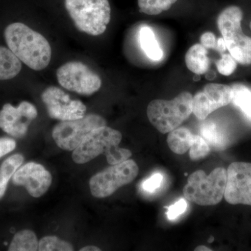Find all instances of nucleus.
I'll return each instance as SVG.
<instances>
[{
  "label": "nucleus",
  "instance_id": "obj_1",
  "mask_svg": "<svg viewBox=\"0 0 251 251\" xmlns=\"http://www.w3.org/2000/svg\"><path fill=\"white\" fill-rule=\"evenodd\" d=\"M4 37L9 49L30 69L41 71L49 66L52 50L40 33L23 23H15L5 29Z\"/></svg>",
  "mask_w": 251,
  "mask_h": 251
},
{
  "label": "nucleus",
  "instance_id": "obj_2",
  "mask_svg": "<svg viewBox=\"0 0 251 251\" xmlns=\"http://www.w3.org/2000/svg\"><path fill=\"white\" fill-rule=\"evenodd\" d=\"M193 96L183 92L173 100L156 99L149 103L147 114L151 125L162 133L176 129L193 113Z\"/></svg>",
  "mask_w": 251,
  "mask_h": 251
},
{
  "label": "nucleus",
  "instance_id": "obj_3",
  "mask_svg": "<svg viewBox=\"0 0 251 251\" xmlns=\"http://www.w3.org/2000/svg\"><path fill=\"white\" fill-rule=\"evenodd\" d=\"M65 6L78 30L92 36L106 30L111 17L108 0H65Z\"/></svg>",
  "mask_w": 251,
  "mask_h": 251
},
{
  "label": "nucleus",
  "instance_id": "obj_4",
  "mask_svg": "<svg viewBox=\"0 0 251 251\" xmlns=\"http://www.w3.org/2000/svg\"><path fill=\"white\" fill-rule=\"evenodd\" d=\"M226 184L227 171L224 168H216L209 175L198 171L188 176L184 196L198 205H215L224 198Z\"/></svg>",
  "mask_w": 251,
  "mask_h": 251
},
{
  "label": "nucleus",
  "instance_id": "obj_5",
  "mask_svg": "<svg viewBox=\"0 0 251 251\" xmlns=\"http://www.w3.org/2000/svg\"><path fill=\"white\" fill-rule=\"evenodd\" d=\"M243 12L240 8L231 6L220 14L218 27L229 54L242 65L251 64V38L243 33Z\"/></svg>",
  "mask_w": 251,
  "mask_h": 251
},
{
  "label": "nucleus",
  "instance_id": "obj_6",
  "mask_svg": "<svg viewBox=\"0 0 251 251\" xmlns=\"http://www.w3.org/2000/svg\"><path fill=\"white\" fill-rule=\"evenodd\" d=\"M138 165L133 160L112 165L91 178V193L94 197L107 198L122 186L130 184L138 175Z\"/></svg>",
  "mask_w": 251,
  "mask_h": 251
},
{
  "label": "nucleus",
  "instance_id": "obj_7",
  "mask_svg": "<svg viewBox=\"0 0 251 251\" xmlns=\"http://www.w3.org/2000/svg\"><path fill=\"white\" fill-rule=\"evenodd\" d=\"M106 126V122L98 115L90 114L79 120L62 122L54 127L52 138L62 150L72 151L96 128Z\"/></svg>",
  "mask_w": 251,
  "mask_h": 251
},
{
  "label": "nucleus",
  "instance_id": "obj_8",
  "mask_svg": "<svg viewBox=\"0 0 251 251\" xmlns=\"http://www.w3.org/2000/svg\"><path fill=\"white\" fill-rule=\"evenodd\" d=\"M59 85L66 90L82 95H92L101 87V79L80 62H69L57 71Z\"/></svg>",
  "mask_w": 251,
  "mask_h": 251
},
{
  "label": "nucleus",
  "instance_id": "obj_9",
  "mask_svg": "<svg viewBox=\"0 0 251 251\" xmlns=\"http://www.w3.org/2000/svg\"><path fill=\"white\" fill-rule=\"evenodd\" d=\"M122 138L120 131L106 126L96 128L74 150L73 160L77 164L91 161L112 147L119 146Z\"/></svg>",
  "mask_w": 251,
  "mask_h": 251
},
{
  "label": "nucleus",
  "instance_id": "obj_10",
  "mask_svg": "<svg viewBox=\"0 0 251 251\" xmlns=\"http://www.w3.org/2000/svg\"><path fill=\"white\" fill-rule=\"evenodd\" d=\"M41 99L51 118L65 122L85 116L87 108L85 104L80 100H72L70 96L59 87H48L41 94Z\"/></svg>",
  "mask_w": 251,
  "mask_h": 251
},
{
  "label": "nucleus",
  "instance_id": "obj_11",
  "mask_svg": "<svg viewBox=\"0 0 251 251\" xmlns=\"http://www.w3.org/2000/svg\"><path fill=\"white\" fill-rule=\"evenodd\" d=\"M224 198L229 204L251 206V163L234 162L229 165Z\"/></svg>",
  "mask_w": 251,
  "mask_h": 251
},
{
  "label": "nucleus",
  "instance_id": "obj_12",
  "mask_svg": "<svg viewBox=\"0 0 251 251\" xmlns=\"http://www.w3.org/2000/svg\"><path fill=\"white\" fill-rule=\"evenodd\" d=\"M232 87L222 84H207L202 92L193 97V113L199 120H205L217 109L232 103Z\"/></svg>",
  "mask_w": 251,
  "mask_h": 251
},
{
  "label": "nucleus",
  "instance_id": "obj_13",
  "mask_svg": "<svg viewBox=\"0 0 251 251\" xmlns=\"http://www.w3.org/2000/svg\"><path fill=\"white\" fill-rule=\"evenodd\" d=\"M37 115L35 106L29 102L23 101L16 108L5 104L0 110V128L11 136L23 138Z\"/></svg>",
  "mask_w": 251,
  "mask_h": 251
},
{
  "label": "nucleus",
  "instance_id": "obj_14",
  "mask_svg": "<svg viewBox=\"0 0 251 251\" xmlns=\"http://www.w3.org/2000/svg\"><path fill=\"white\" fill-rule=\"evenodd\" d=\"M12 181L16 186H24L32 197L39 198L49 190L52 183V176L44 166L30 162L18 168Z\"/></svg>",
  "mask_w": 251,
  "mask_h": 251
},
{
  "label": "nucleus",
  "instance_id": "obj_15",
  "mask_svg": "<svg viewBox=\"0 0 251 251\" xmlns=\"http://www.w3.org/2000/svg\"><path fill=\"white\" fill-rule=\"evenodd\" d=\"M207 54V50L201 44H195L191 46L185 55L186 67L197 75L206 74L209 67Z\"/></svg>",
  "mask_w": 251,
  "mask_h": 251
},
{
  "label": "nucleus",
  "instance_id": "obj_16",
  "mask_svg": "<svg viewBox=\"0 0 251 251\" xmlns=\"http://www.w3.org/2000/svg\"><path fill=\"white\" fill-rule=\"evenodd\" d=\"M21 62L11 50L0 46V80L16 77L22 68Z\"/></svg>",
  "mask_w": 251,
  "mask_h": 251
},
{
  "label": "nucleus",
  "instance_id": "obj_17",
  "mask_svg": "<svg viewBox=\"0 0 251 251\" xmlns=\"http://www.w3.org/2000/svg\"><path fill=\"white\" fill-rule=\"evenodd\" d=\"M193 135L188 128H176L168 134L167 142L171 151L177 154H184L191 148Z\"/></svg>",
  "mask_w": 251,
  "mask_h": 251
},
{
  "label": "nucleus",
  "instance_id": "obj_18",
  "mask_svg": "<svg viewBox=\"0 0 251 251\" xmlns=\"http://www.w3.org/2000/svg\"><path fill=\"white\" fill-rule=\"evenodd\" d=\"M139 42L142 49L149 58L153 61L161 60L163 57V50L151 28L145 26L140 29Z\"/></svg>",
  "mask_w": 251,
  "mask_h": 251
},
{
  "label": "nucleus",
  "instance_id": "obj_19",
  "mask_svg": "<svg viewBox=\"0 0 251 251\" xmlns=\"http://www.w3.org/2000/svg\"><path fill=\"white\" fill-rule=\"evenodd\" d=\"M24 161V157L20 153L6 158L0 166V199L4 197L8 182Z\"/></svg>",
  "mask_w": 251,
  "mask_h": 251
},
{
  "label": "nucleus",
  "instance_id": "obj_20",
  "mask_svg": "<svg viewBox=\"0 0 251 251\" xmlns=\"http://www.w3.org/2000/svg\"><path fill=\"white\" fill-rule=\"evenodd\" d=\"M39 250V242L35 233L29 229L20 231L15 234L9 251H36Z\"/></svg>",
  "mask_w": 251,
  "mask_h": 251
},
{
  "label": "nucleus",
  "instance_id": "obj_21",
  "mask_svg": "<svg viewBox=\"0 0 251 251\" xmlns=\"http://www.w3.org/2000/svg\"><path fill=\"white\" fill-rule=\"evenodd\" d=\"M201 134L211 150H222L227 145V138L215 124H204L201 128Z\"/></svg>",
  "mask_w": 251,
  "mask_h": 251
},
{
  "label": "nucleus",
  "instance_id": "obj_22",
  "mask_svg": "<svg viewBox=\"0 0 251 251\" xmlns=\"http://www.w3.org/2000/svg\"><path fill=\"white\" fill-rule=\"evenodd\" d=\"M232 88L233 91L232 103L240 109L246 118L251 122V89L242 84H236Z\"/></svg>",
  "mask_w": 251,
  "mask_h": 251
},
{
  "label": "nucleus",
  "instance_id": "obj_23",
  "mask_svg": "<svg viewBox=\"0 0 251 251\" xmlns=\"http://www.w3.org/2000/svg\"><path fill=\"white\" fill-rule=\"evenodd\" d=\"M177 0H138L140 11L144 14L156 16L171 9Z\"/></svg>",
  "mask_w": 251,
  "mask_h": 251
},
{
  "label": "nucleus",
  "instance_id": "obj_24",
  "mask_svg": "<svg viewBox=\"0 0 251 251\" xmlns=\"http://www.w3.org/2000/svg\"><path fill=\"white\" fill-rule=\"evenodd\" d=\"M39 251H72V244L61 240L54 236H48L42 238L39 242Z\"/></svg>",
  "mask_w": 251,
  "mask_h": 251
},
{
  "label": "nucleus",
  "instance_id": "obj_25",
  "mask_svg": "<svg viewBox=\"0 0 251 251\" xmlns=\"http://www.w3.org/2000/svg\"><path fill=\"white\" fill-rule=\"evenodd\" d=\"M189 150V157L193 161L204 158L211 151L205 140L200 135H193L192 143Z\"/></svg>",
  "mask_w": 251,
  "mask_h": 251
},
{
  "label": "nucleus",
  "instance_id": "obj_26",
  "mask_svg": "<svg viewBox=\"0 0 251 251\" xmlns=\"http://www.w3.org/2000/svg\"><path fill=\"white\" fill-rule=\"evenodd\" d=\"M109 164L115 165L126 161L131 156L132 153L126 149L120 148L118 146L112 147L105 153Z\"/></svg>",
  "mask_w": 251,
  "mask_h": 251
},
{
  "label": "nucleus",
  "instance_id": "obj_27",
  "mask_svg": "<svg viewBox=\"0 0 251 251\" xmlns=\"http://www.w3.org/2000/svg\"><path fill=\"white\" fill-rule=\"evenodd\" d=\"M216 64L220 74L226 76L233 74L237 66V61L230 54H223L221 59L216 62Z\"/></svg>",
  "mask_w": 251,
  "mask_h": 251
},
{
  "label": "nucleus",
  "instance_id": "obj_28",
  "mask_svg": "<svg viewBox=\"0 0 251 251\" xmlns=\"http://www.w3.org/2000/svg\"><path fill=\"white\" fill-rule=\"evenodd\" d=\"M187 202L184 199L181 198L179 201L175 202L173 205L168 206L166 212L167 217L170 221H173L184 214L187 209Z\"/></svg>",
  "mask_w": 251,
  "mask_h": 251
},
{
  "label": "nucleus",
  "instance_id": "obj_29",
  "mask_svg": "<svg viewBox=\"0 0 251 251\" xmlns=\"http://www.w3.org/2000/svg\"><path fill=\"white\" fill-rule=\"evenodd\" d=\"M163 176L160 173L153 175L151 177L145 180L142 185L144 191L147 192H153L160 188L163 182Z\"/></svg>",
  "mask_w": 251,
  "mask_h": 251
},
{
  "label": "nucleus",
  "instance_id": "obj_30",
  "mask_svg": "<svg viewBox=\"0 0 251 251\" xmlns=\"http://www.w3.org/2000/svg\"><path fill=\"white\" fill-rule=\"evenodd\" d=\"M16 147V141L9 138H0V158L14 151Z\"/></svg>",
  "mask_w": 251,
  "mask_h": 251
},
{
  "label": "nucleus",
  "instance_id": "obj_31",
  "mask_svg": "<svg viewBox=\"0 0 251 251\" xmlns=\"http://www.w3.org/2000/svg\"><path fill=\"white\" fill-rule=\"evenodd\" d=\"M216 36L212 32L204 33L201 37V44L206 49L215 50L216 45Z\"/></svg>",
  "mask_w": 251,
  "mask_h": 251
},
{
  "label": "nucleus",
  "instance_id": "obj_32",
  "mask_svg": "<svg viewBox=\"0 0 251 251\" xmlns=\"http://www.w3.org/2000/svg\"><path fill=\"white\" fill-rule=\"evenodd\" d=\"M215 50L222 54L226 52V50H227V47H226V43H225L224 39H223V37L219 38V39L216 40Z\"/></svg>",
  "mask_w": 251,
  "mask_h": 251
},
{
  "label": "nucleus",
  "instance_id": "obj_33",
  "mask_svg": "<svg viewBox=\"0 0 251 251\" xmlns=\"http://www.w3.org/2000/svg\"><path fill=\"white\" fill-rule=\"evenodd\" d=\"M100 249L98 247H94V246H89L81 249L80 251H100Z\"/></svg>",
  "mask_w": 251,
  "mask_h": 251
},
{
  "label": "nucleus",
  "instance_id": "obj_34",
  "mask_svg": "<svg viewBox=\"0 0 251 251\" xmlns=\"http://www.w3.org/2000/svg\"><path fill=\"white\" fill-rule=\"evenodd\" d=\"M196 251H211V249L209 248L205 247V246H199L195 249Z\"/></svg>",
  "mask_w": 251,
  "mask_h": 251
},
{
  "label": "nucleus",
  "instance_id": "obj_35",
  "mask_svg": "<svg viewBox=\"0 0 251 251\" xmlns=\"http://www.w3.org/2000/svg\"><path fill=\"white\" fill-rule=\"evenodd\" d=\"M250 28H251V22L250 23Z\"/></svg>",
  "mask_w": 251,
  "mask_h": 251
}]
</instances>
